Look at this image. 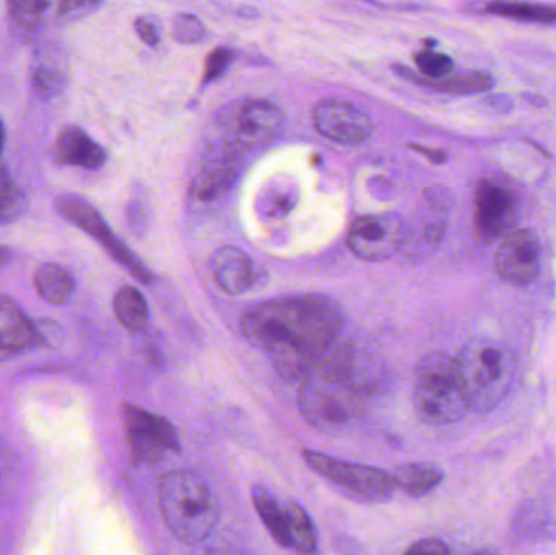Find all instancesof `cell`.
Returning a JSON list of instances; mask_svg holds the SVG:
<instances>
[{
  "mask_svg": "<svg viewBox=\"0 0 556 555\" xmlns=\"http://www.w3.org/2000/svg\"><path fill=\"white\" fill-rule=\"evenodd\" d=\"M241 326L244 338L269 358L278 377L298 381L336 345L343 315L330 297L301 293L251 306Z\"/></svg>",
  "mask_w": 556,
  "mask_h": 555,
  "instance_id": "1",
  "label": "cell"
},
{
  "mask_svg": "<svg viewBox=\"0 0 556 555\" xmlns=\"http://www.w3.org/2000/svg\"><path fill=\"white\" fill-rule=\"evenodd\" d=\"M366 403V384L350 349H330L303 378L301 416L320 432H340L355 422Z\"/></svg>",
  "mask_w": 556,
  "mask_h": 555,
  "instance_id": "2",
  "label": "cell"
},
{
  "mask_svg": "<svg viewBox=\"0 0 556 555\" xmlns=\"http://www.w3.org/2000/svg\"><path fill=\"white\" fill-rule=\"evenodd\" d=\"M160 512L173 537L188 546L204 543L220 520V505L207 482L188 469L163 476Z\"/></svg>",
  "mask_w": 556,
  "mask_h": 555,
  "instance_id": "3",
  "label": "cell"
},
{
  "mask_svg": "<svg viewBox=\"0 0 556 555\" xmlns=\"http://www.w3.org/2000/svg\"><path fill=\"white\" fill-rule=\"evenodd\" d=\"M457 370L470 411L492 413L508 396L515 384V354L498 339L473 338L456 357Z\"/></svg>",
  "mask_w": 556,
  "mask_h": 555,
  "instance_id": "4",
  "label": "cell"
},
{
  "mask_svg": "<svg viewBox=\"0 0 556 555\" xmlns=\"http://www.w3.org/2000/svg\"><path fill=\"white\" fill-rule=\"evenodd\" d=\"M414 406L428 426L459 422L470 407L464 393L456 358L444 352L424 355L415 368Z\"/></svg>",
  "mask_w": 556,
  "mask_h": 555,
  "instance_id": "5",
  "label": "cell"
},
{
  "mask_svg": "<svg viewBox=\"0 0 556 555\" xmlns=\"http://www.w3.org/2000/svg\"><path fill=\"white\" fill-rule=\"evenodd\" d=\"M251 497L264 527L278 546L296 553H316V528L300 504L281 501L263 485H254Z\"/></svg>",
  "mask_w": 556,
  "mask_h": 555,
  "instance_id": "6",
  "label": "cell"
},
{
  "mask_svg": "<svg viewBox=\"0 0 556 555\" xmlns=\"http://www.w3.org/2000/svg\"><path fill=\"white\" fill-rule=\"evenodd\" d=\"M303 458L317 475L323 476L353 501L381 504L394 494V479L381 469L342 462L313 450H304Z\"/></svg>",
  "mask_w": 556,
  "mask_h": 555,
  "instance_id": "7",
  "label": "cell"
},
{
  "mask_svg": "<svg viewBox=\"0 0 556 555\" xmlns=\"http://www.w3.org/2000/svg\"><path fill=\"white\" fill-rule=\"evenodd\" d=\"M123 422L134 462L153 465L166 456L178 455L181 449L178 432L165 417L134 404H124Z\"/></svg>",
  "mask_w": 556,
  "mask_h": 555,
  "instance_id": "8",
  "label": "cell"
},
{
  "mask_svg": "<svg viewBox=\"0 0 556 555\" xmlns=\"http://www.w3.org/2000/svg\"><path fill=\"white\" fill-rule=\"evenodd\" d=\"M55 205H58L59 214L65 220L71 222L72 225L87 231L90 237L100 241V244H103L104 250L113 256V260L124 266V269L130 276L136 277L140 283L150 286V283L155 282V277L150 273L149 267L111 231V228L108 227L106 222L93 205L74 194L61 195Z\"/></svg>",
  "mask_w": 556,
  "mask_h": 555,
  "instance_id": "9",
  "label": "cell"
},
{
  "mask_svg": "<svg viewBox=\"0 0 556 555\" xmlns=\"http://www.w3.org/2000/svg\"><path fill=\"white\" fill-rule=\"evenodd\" d=\"M407 225L395 214L356 218L346 235L349 250L366 263H382L404 250Z\"/></svg>",
  "mask_w": 556,
  "mask_h": 555,
  "instance_id": "10",
  "label": "cell"
},
{
  "mask_svg": "<svg viewBox=\"0 0 556 555\" xmlns=\"http://www.w3.org/2000/svg\"><path fill=\"white\" fill-rule=\"evenodd\" d=\"M519 202L505 186L482 179L473 191V227L480 240H500L515 228Z\"/></svg>",
  "mask_w": 556,
  "mask_h": 555,
  "instance_id": "11",
  "label": "cell"
},
{
  "mask_svg": "<svg viewBox=\"0 0 556 555\" xmlns=\"http://www.w3.org/2000/svg\"><path fill=\"white\" fill-rule=\"evenodd\" d=\"M542 244L535 231L513 228L500 238L496 250V273L505 282L526 287L541 273Z\"/></svg>",
  "mask_w": 556,
  "mask_h": 555,
  "instance_id": "12",
  "label": "cell"
},
{
  "mask_svg": "<svg viewBox=\"0 0 556 555\" xmlns=\"http://www.w3.org/2000/svg\"><path fill=\"white\" fill-rule=\"evenodd\" d=\"M317 133L340 146H363L371 139L372 121L365 111L343 100L319 101L313 110Z\"/></svg>",
  "mask_w": 556,
  "mask_h": 555,
  "instance_id": "13",
  "label": "cell"
},
{
  "mask_svg": "<svg viewBox=\"0 0 556 555\" xmlns=\"http://www.w3.org/2000/svg\"><path fill=\"white\" fill-rule=\"evenodd\" d=\"M283 124V113L273 103L248 101L231 121L230 143L240 152H251L276 140Z\"/></svg>",
  "mask_w": 556,
  "mask_h": 555,
  "instance_id": "14",
  "label": "cell"
},
{
  "mask_svg": "<svg viewBox=\"0 0 556 555\" xmlns=\"http://www.w3.org/2000/svg\"><path fill=\"white\" fill-rule=\"evenodd\" d=\"M451 201L446 192L440 189H431L421 205L420 215L414 227H407V240L405 248H410L412 256H428L433 253L444 235H446L447 224H450Z\"/></svg>",
  "mask_w": 556,
  "mask_h": 555,
  "instance_id": "15",
  "label": "cell"
},
{
  "mask_svg": "<svg viewBox=\"0 0 556 555\" xmlns=\"http://www.w3.org/2000/svg\"><path fill=\"white\" fill-rule=\"evenodd\" d=\"M215 282L228 295H244L256 289L264 279L263 267L257 266L243 250L225 247L212 256Z\"/></svg>",
  "mask_w": 556,
  "mask_h": 555,
  "instance_id": "16",
  "label": "cell"
},
{
  "mask_svg": "<svg viewBox=\"0 0 556 555\" xmlns=\"http://www.w3.org/2000/svg\"><path fill=\"white\" fill-rule=\"evenodd\" d=\"M41 344L31 319L9 297L0 295V362L18 357Z\"/></svg>",
  "mask_w": 556,
  "mask_h": 555,
  "instance_id": "17",
  "label": "cell"
},
{
  "mask_svg": "<svg viewBox=\"0 0 556 555\" xmlns=\"http://www.w3.org/2000/svg\"><path fill=\"white\" fill-rule=\"evenodd\" d=\"M55 160L62 165L98 169L106 162V153L84 129L68 126L55 142Z\"/></svg>",
  "mask_w": 556,
  "mask_h": 555,
  "instance_id": "18",
  "label": "cell"
},
{
  "mask_svg": "<svg viewBox=\"0 0 556 555\" xmlns=\"http://www.w3.org/2000/svg\"><path fill=\"white\" fill-rule=\"evenodd\" d=\"M240 166L233 159H217L202 166L201 172L192 179L191 195L202 204H211L224 198L237 181Z\"/></svg>",
  "mask_w": 556,
  "mask_h": 555,
  "instance_id": "19",
  "label": "cell"
},
{
  "mask_svg": "<svg viewBox=\"0 0 556 555\" xmlns=\"http://www.w3.org/2000/svg\"><path fill=\"white\" fill-rule=\"evenodd\" d=\"M395 488L402 489L410 497H425L444 481V472L433 463H408L395 469Z\"/></svg>",
  "mask_w": 556,
  "mask_h": 555,
  "instance_id": "20",
  "label": "cell"
},
{
  "mask_svg": "<svg viewBox=\"0 0 556 555\" xmlns=\"http://www.w3.org/2000/svg\"><path fill=\"white\" fill-rule=\"evenodd\" d=\"M485 12L503 18L538 25H556V5L518 0H492L486 3Z\"/></svg>",
  "mask_w": 556,
  "mask_h": 555,
  "instance_id": "21",
  "label": "cell"
},
{
  "mask_svg": "<svg viewBox=\"0 0 556 555\" xmlns=\"http://www.w3.org/2000/svg\"><path fill=\"white\" fill-rule=\"evenodd\" d=\"M38 295L52 305H62L72 299L75 292V280L64 267L58 264H42L35 276Z\"/></svg>",
  "mask_w": 556,
  "mask_h": 555,
  "instance_id": "22",
  "label": "cell"
},
{
  "mask_svg": "<svg viewBox=\"0 0 556 555\" xmlns=\"http://www.w3.org/2000/svg\"><path fill=\"white\" fill-rule=\"evenodd\" d=\"M114 313L124 328L139 332L149 326V303L132 286H124L114 297Z\"/></svg>",
  "mask_w": 556,
  "mask_h": 555,
  "instance_id": "23",
  "label": "cell"
},
{
  "mask_svg": "<svg viewBox=\"0 0 556 555\" xmlns=\"http://www.w3.org/2000/svg\"><path fill=\"white\" fill-rule=\"evenodd\" d=\"M421 84L444 93L473 94L492 90L495 87V78L485 72H463V74L446 75L438 80H424Z\"/></svg>",
  "mask_w": 556,
  "mask_h": 555,
  "instance_id": "24",
  "label": "cell"
},
{
  "mask_svg": "<svg viewBox=\"0 0 556 555\" xmlns=\"http://www.w3.org/2000/svg\"><path fill=\"white\" fill-rule=\"evenodd\" d=\"M61 0H9L10 15L20 28L35 31Z\"/></svg>",
  "mask_w": 556,
  "mask_h": 555,
  "instance_id": "25",
  "label": "cell"
},
{
  "mask_svg": "<svg viewBox=\"0 0 556 555\" xmlns=\"http://www.w3.org/2000/svg\"><path fill=\"white\" fill-rule=\"evenodd\" d=\"M25 209V199L22 191L0 163V225L12 224L22 215Z\"/></svg>",
  "mask_w": 556,
  "mask_h": 555,
  "instance_id": "26",
  "label": "cell"
},
{
  "mask_svg": "<svg viewBox=\"0 0 556 555\" xmlns=\"http://www.w3.org/2000/svg\"><path fill=\"white\" fill-rule=\"evenodd\" d=\"M415 64L424 75V80H438L453 74L454 61L450 55L441 54L433 49H424L415 54Z\"/></svg>",
  "mask_w": 556,
  "mask_h": 555,
  "instance_id": "27",
  "label": "cell"
},
{
  "mask_svg": "<svg viewBox=\"0 0 556 555\" xmlns=\"http://www.w3.org/2000/svg\"><path fill=\"white\" fill-rule=\"evenodd\" d=\"M233 51L227 48H218L211 52L207 62H205V81L215 80V78L225 74L227 68L230 67L231 62H233Z\"/></svg>",
  "mask_w": 556,
  "mask_h": 555,
  "instance_id": "28",
  "label": "cell"
},
{
  "mask_svg": "<svg viewBox=\"0 0 556 555\" xmlns=\"http://www.w3.org/2000/svg\"><path fill=\"white\" fill-rule=\"evenodd\" d=\"M103 0H61L59 13L64 16L84 15L88 10H93Z\"/></svg>",
  "mask_w": 556,
  "mask_h": 555,
  "instance_id": "29",
  "label": "cell"
},
{
  "mask_svg": "<svg viewBox=\"0 0 556 555\" xmlns=\"http://www.w3.org/2000/svg\"><path fill=\"white\" fill-rule=\"evenodd\" d=\"M407 554H450V547L443 543V541L434 540H421L415 543L414 546L408 547Z\"/></svg>",
  "mask_w": 556,
  "mask_h": 555,
  "instance_id": "30",
  "label": "cell"
},
{
  "mask_svg": "<svg viewBox=\"0 0 556 555\" xmlns=\"http://www.w3.org/2000/svg\"><path fill=\"white\" fill-rule=\"evenodd\" d=\"M136 29L137 35L140 36L143 42L150 46L159 45V29L155 28V25L149 18L137 20Z\"/></svg>",
  "mask_w": 556,
  "mask_h": 555,
  "instance_id": "31",
  "label": "cell"
},
{
  "mask_svg": "<svg viewBox=\"0 0 556 555\" xmlns=\"http://www.w3.org/2000/svg\"><path fill=\"white\" fill-rule=\"evenodd\" d=\"M7 469V452L5 449H3L2 443H0V476L5 472Z\"/></svg>",
  "mask_w": 556,
  "mask_h": 555,
  "instance_id": "32",
  "label": "cell"
},
{
  "mask_svg": "<svg viewBox=\"0 0 556 555\" xmlns=\"http://www.w3.org/2000/svg\"><path fill=\"white\" fill-rule=\"evenodd\" d=\"M3 146H5V129H3L2 121H0V155H2Z\"/></svg>",
  "mask_w": 556,
  "mask_h": 555,
  "instance_id": "33",
  "label": "cell"
},
{
  "mask_svg": "<svg viewBox=\"0 0 556 555\" xmlns=\"http://www.w3.org/2000/svg\"><path fill=\"white\" fill-rule=\"evenodd\" d=\"M10 253L5 250V248H0V266H2L3 263H7L9 261Z\"/></svg>",
  "mask_w": 556,
  "mask_h": 555,
  "instance_id": "34",
  "label": "cell"
}]
</instances>
